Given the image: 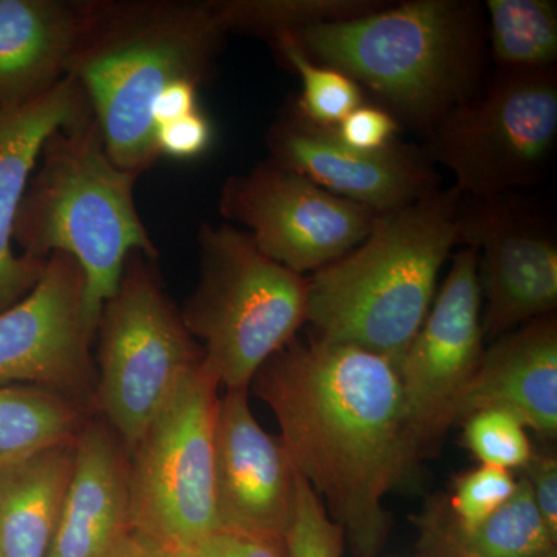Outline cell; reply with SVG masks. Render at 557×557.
Masks as SVG:
<instances>
[{
    "mask_svg": "<svg viewBox=\"0 0 557 557\" xmlns=\"http://www.w3.org/2000/svg\"><path fill=\"white\" fill-rule=\"evenodd\" d=\"M211 141V124L200 110L156 129V146L160 157L175 160L197 159L207 152Z\"/></svg>",
    "mask_w": 557,
    "mask_h": 557,
    "instance_id": "30",
    "label": "cell"
},
{
    "mask_svg": "<svg viewBox=\"0 0 557 557\" xmlns=\"http://www.w3.org/2000/svg\"><path fill=\"white\" fill-rule=\"evenodd\" d=\"M248 392L219 398L214 426V497L219 530L285 541L298 472L281 438L263 431Z\"/></svg>",
    "mask_w": 557,
    "mask_h": 557,
    "instance_id": "14",
    "label": "cell"
},
{
    "mask_svg": "<svg viewBox=\"0 0 557 557\" xmlns=\"http://www.w3.org/2000/svg\"><path fill=\"white\" fill-rule=\"evenodd\" d=\"M333 129L344 145L376 152L397 141L399 123L380 106L362 104Z\"/></svg>",
    "mask_w": 557,
    "mask_h": 557,
    "instance_id": "29",
    "label": "cell"
},
{
    "mask_svg": "<svg viewBox=\"0 0 557 557\" xmlns=\"http://www.w3.org/2000/svg\"><path fill=\"white\" fill-rule=\"evenodd\" d=\"M534 504L549 533L557 541V461L556 457H531L527 465Z\"/></svg>",
    "mask_w": 557,
    "mask_h": 557,
    "instance_id": "32",
    "label": "cell"
},
{
    "mask_svg": "<svg viewBox=\"0 0 557 557\" xmlns=\"http://www.w3.org/2000/svg\"><path fill=\"white\" fill-rule=\"evenodd\" d=\"M129 533V454L94 413L76 437L75 472L47 557H109Z\"/></svg>",
    "mask_w": 557,
    "mask_h": 557,
    "instance_id": "17",
    "label": "cell"
},
{
    "mask_svg": "<svg viewBox=\"0 0 557 557\" xmlns=\"http://www.w3.org/2000/svg\"><path fill=\"white\" fill-rule=\"evenodd\" d=\"M465 197L438 188L376 215L366 239L307 278L317 338L386 358L398 370L434 300L440 270L460 244Z\"/></svg>",
    "mask_w": 557,
    "mask_h": 557,
    "instance_id": "3",
    "label": "cell"
},
{
    "mask_svg": "<svg viewBox=\"0 0 557 557\" xmlns=\"http://www.w3.org/2000/svg\"><path fill=\"white\" fill-rule=\"evenodd\" d=\"M76 438L0 468V557H47L75 472Z\"/></svg>",
    "mask_w": 557,
    "mask_h": 557,
    "instance_id": "20",
    "label": "cell"
},
{
    "mask_svg": "<svg viewBox=\"0 0 557 557\" xmlns=\"http://www.w3.org/2000/svg\"><path fill=\"white\" fill-rule=\"evenodd\" d=\"M156 557H196L193 549L156 547Z\"/></svg>",
    "mask_w": 557,
    "mask_h": 557,
    "instance_id": "35",
    "label": "cell"
},
{
    "mask_svg": "<svg viewBox=\"0 0 557 557\" xmlns=\"http://www.w3.org/2000/svg\"><path fill=\"white\" fill-rule=\"evenodd\" d=\"M219 387L203 359L127 453L132 531L156 547L193 549L219 530L214 497Z\"/></svg>",
    "mask_w": 557,
    "mask_h": 557,
    "instance_id": "8",
    "label": "cell"
},
{
    "mask_svg": "<svg viewBox=\"0 0 557 557\" xmlns=\"http://www.w3.org/2000/svg\"><path fill=\"white\" fill-rule=\"evenodd\" d=\"M197 89L196 84L188 81H178L171 84L166 89L161 91L159 97L153 101L150 109L153 127L163 126V124L172 123V121L188 116L190 113L197 112Z\"/></svg>",
    "mask_w": 557,
    "mask_h": 557,
    "instance_id": "33",
    "label": "cell"
},
{
    "mask_svg": "<svg viewBox=\"0 0 557 557\" xmlns=\"http://www.w3.org/2000/svg\"><path fill=\"white\" fill-rule=\"evenodd\" d=\"M273 44L302 81V91L295 106L311 123L336 127L364 104L361 87L346 73L311 60L293 33H282Z\"/></svg>",
    "mask_w": 557,
    "mask_h": 557,
    "instance_id": "25",
    "label": "cell"
},
{
    "mask_svg": "<svg viewBox=\"0 0 557 557\" xmlns=\"http://www.w3.org/2000/svg\"><path fill=\"white\" fill-rule=\"evenodd\" d=\"M461 208L460 244L483 255L486 310L483 335L497 336L557 306V245L548 231L505 196Z\"/></svg>",
    "mask_w": 557,
    "mask_h": 557,
    "instance_id": "15",
    "label": "cell"
},
{
    "mask_svg": "<svg viewBox=\"0 0 557 557\" xmlns=\"http://www.w3.org/2000/svg\"><path fill=\"white\" fill-rule=\"evenodd\" d=\"M267 146L277 166L376 214L408 207L440 188L435 164L424 149L397 139L376 152H362L344 145L333 127L300 115L295 104L274 121Z\"/></svg>",
    "mask_w": 557,
    "mask_h": 557,
    "instance_id": "13",
    "label": "cell"
},
{
    "mask_svg": "<svg viewBox=\"0 0 557 557\" xmlns=\"http://www.w3.org/2000/svg\"><path fill=\"white\" fill-rule=\"evenodd\" d=\"M109 557H156V545L132 531L116 545Z\"/></svg>",
    "mask_w": 557,
    "mask_h": 557,
    "instance_id": "34",
    "label": "cell"
},
{
    "mask_svg": "<svg viewBox=\"0 0 557 557\" xmlns=\"http://www.w3.org/2000/svg\"><path fill=\"white\" fill-rule=\"evenodd\" d=\"M428 153L472 200L530 185L557 138L555 67L504 72L426 135Z\"/></svg>",
    "mask_w": 557,
    "mask_h": 557,
    "instance_id": "9",
    "label": "cell"
},
{
    "mask_svg": "<svg viewBox=\"0 0 557 557\" xmlns=\"http://www.w3.org/2000/svg\"><path fill=\"white\" fill-rule=\"evenodd\" d=\"M135 172L116 166L95 116L50 134L14 220L22 255L72 256L87 278L86 311L95 325L119 287L132 251L159 259L134 199Z\"/></svg>",
    "mask_w": 557,
    "mask_h": 557,
    "instance_id": "5",
    "label": "cell"
},
{
    "mask_svg": "<svg viewBox=\"0 0 557 557\" xmlns=\"http://www.w3.org/2000/svg\"><path fill=\"white\" fill-rule=\"evenodd\" d=\"M487 49L504 72L552 69L557 60V3L486 0Z\"/></svg>",
    "mask_w": 557,
    "mask_h": 557,
    "instance_id": "23",
    "label": "cell"
},
{
    "mask_svg": "<svg viewBox=\"0 0 557 557\" xmlns=\"http://www.w3.org/2000/svg\"><path fill=\"white\" fill-rule=\"evenodd\" d=\"M421 548L426 557H539L556 549V539L539 515L527 478L515 496L480 525H454L442 505L424 516Z\"/></svg>",
    "mask_w": 557,
    "mask_h": 557,
    "instance_id": "21",
    "label": "cell"
},
{
    "mask_svg": "<svg viewBox=\"0 0 557 557\" xmlns=\"http://www.w3.org/2000/svg\"><path fill=\"white\" fill-rule=\"evenodd\" d=\"M86 289L72 256L47 259L30 295L0 314V386L49 388L95 410L97 325L87 317Z\"/></svg>",
    "mask_w": 557,
    "mask_h": 557,
    "instance_id": "11",
    "label": "cell"
},
{
    "mask_svg": "<svg viewBox=\"0 0 557 557\" xmlns=\"http://www.w3.org/2000/svg\"><path fill=\"white\" fill-rule=\"evenodd\" d=\"M91 116L86 91L70 76L39 100L0 110V314L27 298L46 271L47 259L13 251L17 208L44 141L54 131Z\"/></svg>",
    "mask_w": 557,
    "mask_h": 557,
    "instance_id": "16",
    "label": "cell"
},
{
    "mask_svg": "<svg viewBox=\"0 0 557 557\" xmlns=\"http://www.w3.org/2000/svg\"><path fill=\"white\" fill-rule=\"evenodd\" d=\"M474 247L454 256L445 284L398 366L420 454L454 423L457 403L483 355L482 281Z\"/></svg>",
    "mask_w": 557,
    "mask_h": 557,
    "instance_id": "12",
    "label": "cell"
},
{
    "mask_svg": "<svg viewBox=\"0 0 557 557\" xmlns=\"http://www.w3.org/2000/svg\"><path fill=\"white\" fill-rule=\"evenodd\" d=\"M78 2L0 0V110L39 100L65 78Z\"/></svg>",
    "mask_w": 557,
    "mask_h": 557,
    "instance_id": "19",
    "label": "cell"
},
{
    "mask_svg": "<svg viewBox=\"0 0 557 557\" xmlns=\"http://www.w3.org/2000/svg\"><path fill=\"white\" fill-rule=\"evenodd\" d=\"M94 413L49 388L0 386V468L75 440Z\"/></svg>",
    "mask_w": 557,
    "mask_h": 557,
    "instance_id": "22",
    "label": "cell"
},
{
    "mask_svg": "<svg viewBox=\"0 0 557 557\" xmlns=\"http://www.w3.org/2000/svg\"><path fill=\"white\" fill-rule=\"evenodd\" d=\"M465 442L485 467L525 468L533 457L525 424L504 409H483L469 416Z\"/></svg>",
    "mask_w": 557,
    "mask_h": 557,
    "instance_id": "26",
    "label": "cell"
},
{
    "mask_svg": "<svg viewBox=\"0 0 557 557\" xmlns=\"http://www.w3.org/2000/svg\"><path fill=\"white\" fill-rule=\"evenodd\" d=\"M219 211L247 228L267 258L298 274L324 269L348 255L366 239L379 215L270 160L226 178Z\"/></svg>",
    "mask_w": 557,
    "mask_h": 557,
    "instance_id": "10",
    "label": "cell"
},
{
    "mask_svg": "<svg viewBox=\"0 0 557 557\" xmlns=\"http://www.w3.org/2000/svg\"><path fill=\"white\" fill-rule=\"evenodd\" d=\"M95 410L134 448L182 380L205 359L164 289L157 259L132 251L98 317Z\"/></svg>",
    "mask_w": 557,
    "mask_h": 557,
    "instance_id": "7",
    "label": "cell"
},
{
    "mask_svg": "<svg viewBox=\"0 0 557 557\" xmlns=\"http://www.w3.org/2000/svg\"><path fill=\"white\" fill-rule=\"evenodd\" d=\"M226 33H248L273 40L318 25L357 20L383 9L379 0H214Z\"/></svg>",
    "mask_w": 557,
    "mask_h": 557,
    "instance_id": "24",
    "label": "cell"
},
{
    "mask_svg": "<svg viewBox=\"0 0 557 557\" xmlns=\"http://www.w3.org/2000/svg\"><path fill=\"white\" fill-rule=\"evenodd\" d=\"M225 35L214 0H79L65 76L116 166L141 175L157 163L153 101L178 81L203 84Z\"/></svg>",
    "mask_w": 557,
    "mask_h": 557,
    "instance_id": "2",
    "label": "cell"
},
{
    "mask_svg": "<svg viewBox=\"0 0 557 557\" xmlns=\"http://www.w3.org/2000/svg\"><path fill=\"white\" fill-rule=\"evenodd\" d=\"M539 557H557V553H556V549H555V552H549V553H547V555H542V556H539Z\"/></svg>",
    "mask_w": 557,
    "mask_h": 557,
    "instance_id": "36",
    "label": "cell"
},
{
    "mask_svg": "<svg viewBox=\"0 0 557 557\" xmlns=\"http://www.w3.org/2000/svg\"><path fill=\"white\" fill-rule=\"evenodd\" d=\"M344 531L306 479L296 480L295 508L287 533V557H343Z\"/></svg>",
    "mask_w": 557,
    "mask_h": 557,
    "instance_id": "27",
    "label": "cell"
},
{
    "mask_svg": "<svg viewBox=\"0 0 557 557\" xmlns=\"http://www.w3.org/2000/svg\"><path fill=\"white\" fill-rule=\"evenodd\" d=\"M249 388L273 410L293 467L355 555H379L388 534L384 498L420 456L395 366L317 336L293 339Z\"/></svg>",
    "mask_w": 557,
    "mask_h": 557,
    "instance_id": "1",
    "label": "cell"
},
{
    "mask_svg": "<svg viewBox=\"0 0 557 557\" xmlns=\"http://www.w3.org/2000/svg\"><path fill=\"white\" fill-rule=\"evenodd\" d=\"M483 20L478 2L410 0L295 36L311 60L346 73L428 135L485 87Z\"/></svg>",
    "mask_w": 557,
    "mask_h": 557,
    "instance_id": "4",
    "label": "cell"
},
{
    "mask_svg": "<svg viewBox=\"0 0 557 557\" xmlns=\"http://www.w3.org/2000/svg\"><path fill=\"white\" fill-rule=\"evenodd\" d=\"M196 557H287L285 541L218 530L193 548Z\"/></svg>",
    "mask_w": 557,
    "mask_h": 557,
    "instance_id": "31",
    "label": "cell"
},
{
    "mask_svg": "<svg viewBox=\"0 0 557 557\" xmlns=\"http://www.w3.org/2000/svg\"><path fill=\"white\" fill-rule=\"evenodd\" d=\"M516 490L518 482L508 469L482 465L458 479L449 512L443 511L454 525L471 530L504 507Z\"/></svg>",
    "mask_w": 557,
    "mask_h": 557,
    "instance_id": "28",
    "label": "cell"
},
{
    "mask_svg": "<svg viewBox=\"0 0 557 557\" xmlns=\"http://www.w3.org/2000/svg\"><path fill=\"white\" fill-rule=\"evenodd\" d=\"M483 409H504L544 437L557 434V327L553 318L528 322L487 351L458 399L454 423Z\"/></svg>",
    "mask_w": 557,
    "mask_h": 557,
    "instance_id": "18",
    "label": "cell"
},
{
    "mask_svg": "<svg viewBox=\"0 0 557 557\" xmlns=\"http://www.w3.org/2000/svg\"><path fill=\"white\" fill-rule=\"evenodd\" d=\"M200 277L180 309L220 386L245 388L307 322V278L267 258L247 231H199Z\"/></svg>",
    "mask_w": 557,
    "mask_h": 557,
    "instance_id": "6",
    "label": "cell"
}]
</instances>
